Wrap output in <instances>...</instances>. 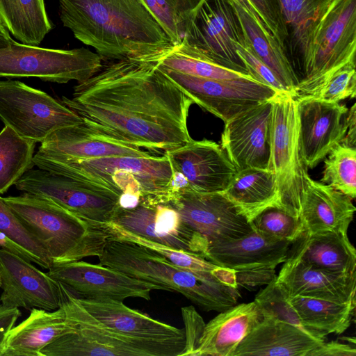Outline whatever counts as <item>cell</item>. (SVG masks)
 Listing matches in <instances>:
<instances>
[{
    "label": "cell",
    "instance_id": "1",
    "mask_svg": "<svg viewBox=\"0 0 356 356\" xmlns=\"http://www.w3.org/2000/svg\"><path fill=\"white\" fill-rule=\"evenodd\" d=\"M60 102L89 127L138 148L164 154L192 139L187 118L193 102L156 58L111 61Z\"/></svg>",
    "mask_w": 356,
    "mask_h": 356
},
{
    "label": "cell",
    "instance_id": "2",
    "mask_svg": "<svg viewBox=\"0 0 356 356\" xmlns=\"http://www.w3.org/2000/svg\"><path fill=\"white\" fill-rule=\"evenodd\" d=\"M60 19L104 59H147L174 44L138 0H58Z\"/></svg>",
    "mask_w": 356,
    "mask_h": 356
},
{
    "label": "cell",
    "instance_id": "3",
    "mask_svg": "<svg viewBox=\"0 0 356 356\" xmlns=\"http://www.w3.org/2000/svg\"><path fill=\"white\" fill-rule=\"evenodd\" d=\"M98 258L102 265L180 293L206 311H225L235 305L240 296L238 287L229 282L184 269L133 243L111 239Z\"/></svg>",
    "mask_w": 356,
    "mask_h": 356
},
{
    "label": "cell",
    "instance_id": "4",
    "mask_svg": "<svg viewBox=\"0 0 356 356\" xmlns=\"http://www.w3.org/2000/svg\"><path fill=\"white\" fill-rule=\"evenodd\" d=\"M3 199L44 248L51 266L98 257L110 240L104 223L87 220L48 199L25 193Z\"/></svg>",
    "mask_w": 356,
    "mask_h": 356
},
{
    "label": "cell",
    "instance_id": "5",
    "mask_svg": "<svg viewBox=\"0 0 356 356\" xmlns=\"http://www.w3.org/2000/svg\"><path fill=\"white\" fill-rule=\"evenodd\" d=\"M33 163L38 168L105 186L120 195H166L173 170L168 156H108L79 160L54 156L38 151Z\"/></svg>",
    "mask_w": 356,
    "mask_h": 356
},
{
    "label": "cell",
    "instance_id": "6",
    "mask_svg": "<svg viewBox=\"0 0 356 356\" xmlns=\"http://www.w3.org/2000/svg\"><path fill=\"white\" fill-rule=\"evenodd\" d=\"M58 284L60 306L75 329L47 345L42 356H180L182 353L185 339L145 340L111 330L90 314L66 286Z\"/></svg>",
    "mask_w": 356,
    "mask_h": 356
},
{
    "label": "cell",
    "instance_id": "7",
    "mask_svg": "<svg viewBox=\"0 0 356 356\" xmlns=\"http://www.w3.org/2000/svg\"><path fill=\"white\" fill-rule=\"evenodd\" d=\"M268 169L275 176L280 207L299 218L309 175L300 150L297 99L288 92H278L272 99Z\"/></svg>",
    "mask_w": 356,
    "mask_h": 356
},
{
    "label": "cell",
    "instance_id": "8",
    "mask_svg": "<svg viewBox=\"0 0 356 356\" xmlns=\"http://www.w3.org/2000/svg\"><path fill=\"white\" fill-rule=\"evenodd\" d=\"M103 58L84 47L58 49L25 44L13 39L0 47V78H37L65 83L84 81L103 65Z\"/></svg>",
    "mask_w": 356,
    "mask_h": 356
},
{
    "label": "cell",
    "instance_id": "9",
    "mask_svg": "<svg viewBox=\"0 0 356 356\" xmlns=\"http://www.w3.org/2000/svg\"><path fill=\"white\" fill-rule=\"evenodd\" d=\"M182 41L200 58L252 77L236 52L250 44L231 0H203Z\"/></svg>",
    "mask_w": 356,
    "mask_h": 356
},
{
    "label": "cell",
    "instance_id": "10",
    "mask_svg": "<svg viewBox=\"0 0 356 356\" xmlns=\"http://www.w3.org/2000/svg\"><path fill=\"white\" fill-rule=\"evenodd\" d=\"M193 236L195 252L204 257L209 248L253 230L222 192L200 193L189 188L166 197ZM164 203V202H163Z\"/></svg>",
    "mask_w": 356,
    "mask_h": 356
},
{
    "label": "cell",
    "instance_id": "11",
    "mask_svg": "<svg viewBox=\"0 0 356 356\" xmlns=\"http://www.w3.org/2000/svg\"><path fill=\"white\" fill-rule=\"evenodd\" d=\"M0 119L20 136L42 143L54 131L83 122L60 100L19 81H0Z\"/></svg>",
    "mask_w": 356,
    "mask_h": 356
},
{
    "label": "cell",
    "instance_id": "12",
    "mask_svg": "<svg viewBox=\"0 0 356 356\" xmlns=\"http://www.w3.org/2000/svg\"><path fill=\"white\" fill-rule=\"evenodd\" d=\"M355 56L356 0H333L314 40L309 74L296 86L295 97L312 96Z\"/></svg>",
    "mask_w": 356,
    "mask_h": 356
},
{
    "label": "cell",
    "instance_id": "13",
    "mask_svg": "<svg viewBox=\"0 0 356 356\" xmlns=\"http://www.w3.org/2000/svg\"><path fill=\"white\" fill-rule=\"evenodd\" d=\"M15 186L95 222H110L119 207L120 195L105 186L40 168L28 170Z\"/></svg>",
    "mask_w": 356,
    "mask_h": 356
},
{
    "label": "cell",
    "instance_id": "14",
    "mask_svg": "<svg viewBox=\"0 0 356 356\" xmlns=\"http://www.w3.org/2000/svg\"><path fill=\"white\" fill-rule=\"evenodd\" d=\"M159 66L193 103L224 122L253 106L272 99L279 92L252 79H206Z\"/></svg>",
    "mask_w": 356,
    "mask_h": 356
},
{
    "label": "cell",
    "instance_id": "15",
    "mask_svg": "<svg viewBox=\"0 0 356 356\" xmlns=\"http://www.w3.org/2000/svg\"><path fill=\"white\" fill-rule=\"evenodd\" d=\"M47 274L78 298L123 301L128 298L150 300L152 290L165 288L132 277L111 267L81 260L52 266Z\"/></svg>",
    "mask_w": 356,
    "mask_h": 356
},
{
    "label": "cell",
    "instance_id": "16",
    "mask_svg": "<svg viewBox=\"0 0 356 356\" xmlns=\"http://www.w3.org/2000/svg\"><path fill=\"white\" fill-rule=\"evenodd\" d=\"M271 122L272 99H269L225 122L220 147L237 170L248 168L268 169Z\"/></svg>",
    "mask_w": 356,
    "mask_h": 356
},
{
    "label": "cell",
    "instance_id": "17",
    "mask_svg": "<svg viewBox=\"0 0 356 356\" xmlns=\"http://www.w3.org/2000/svg\"><path fill=\"white\" fill-rule=\"evenodd\" d=\"M296 99L301 156L307 168H314L342 142L348 108L312 97Z\"/></svg>",
    "mask_w": 356,
    "mask_h": 356
},
{
    "label": "cell",
    "instance_id": "18",
    "mask_svg": "<svg viewBox=\"0 0 356 356\" xmlns=\"http://www.w3.org/2000/svg\"><path fill=\"white\" fill-rule=\"evenodd\" d=\"M31 262L9 251L0 249V296L9 307L34 308L54 311L60 307L58 282Z\"/></svg>",
    "mask_w": 356,
    "mask_h": 356
},
{
    "label": "cell",
    "instance_id": "19",
    "mask_svg": "<svg viewBox=\"0 0 356 356\" xmlns=\"http://www.w3.org/2000/svg\"><path fill=\"white\" fill-rule=\"evenodd\" d=\"M165 154L172 169L186 178L189 189L197 192H222L237 172L220 145L210 140L191 139Z\"/></svg>",
    "mask_w": 356,
    "mask_h": 356
},
{
    "label": "cell",
    "instance_id": "20",
    "mask_svg": "<svg viewBox=\"0 0 356 356\" xmlns=\"http://www.w3.org/2000/svg\"><path fill=\"white\" fill-rule=\"evenodd\" d=\"M110 222L150 241L196 254L192 233L168 203L140 197L135 208L118 207Z\"/></svg>",
    "mask_w": 356,
    "mask_h": 356
},
{
    "label": "cell",
    "instance_id": "21",
    "mask_svg": "<svg viewBox=\"0 0 356 356\" xmlns=\"http://www.w3.org/2000/svg\"><path fill=\"white\" fill-rule=\"evenodd\" d=\"M333 0H277L287 31L286 54L298 83L308 76L312 46Z\"/></svg>",
    "mask_w": 356,
    "mask_h": 356
},
{
    "label": "cell",
    "instance_id": "22",
    "mask_svg": "<svg viewBox=\"0 0 356 356\" xmlns=\"http://www.w3.org/2000/svg\"><path fill=\"white\" fill-rule=\"evenodd\" d=\"M38 151L54 156L79 160L151 156L140 148L106 136L83 122L54 131L41 143Z\"/></svg>",
    "mask_w": 356,
    "mask_h": 356
},
{
    "label": "cell",
    "instance_id": "23",
    "mask_svg": "<svg viewBox=\"0 0 356 356\" xmlns=\"http://www.w3.org/2000/svg\"><path fill=\"white\" fill-rule=\"evenodd\" d=\"M276 280L289 297L302 296L337 302L355 300L356 275L333 274L286 259Z\"/></svg>",
    "mask_w": 356,
    "mask_h": 356
},
{
    "label": "cell",
    "instance_id": "24",
    "mask_svg": "<svg viewBox=\"0 0 356 356\" xmlns=\"http://www.w3.org/2000/svg\"><path fill=\"white\" fill-rule=\"evenodd\" d=\"M286 259L333 274L356 275V250L341 232H303L291 243Z\"/></svg>",
    "mask_w": 356,
    "mask_h": 356
},
{
    "label": "cell",
    "instance_id": "25",
    "mask_svg": "<svg viewBox=\"0 0 356 356\" xmlns=\"http://www.w3.org/2000/svg\"><path fill=\"white\" fill-rule=\"evenodd\" d=\"M291 244L266 238L253 229L239 238L211 246L204 257L234 271L262 267L275 268L286 261Z\"/></svg>",
    "mask_w": 356,
    "mask_h": 356
},
{
    "label": "cell",
    "instance_id": "26",
    "mask_svg": "<svg viewBox=\"0 0 356 356\" xmlns=\"http://www.w3.org/2000/svg\"><path fill=\"white\" fill-rule=\"evenodd\" d=\"M355 211L350 197L309 176L307 177L299 216L304 232L347 234Z\"/></svg>",
    "mask_w": 356,
    "mask_h": 356
},
{
    "label": "cell",
    "instance_id": "27",
    "mask_svg": "<svg viewBox=\"0 0 356 356\" xmlns=\"http://www.w3.org/2000/svg\"><path fill=\"white\" fill-rule=\"evenodd\" d=\"M77 299L95 319L121 334L145 340L185 339L184 329L154 319L128 307L122 301Z\"/></svg>",
    "mask_w": 356,
    "mask_h": 356
},
{
    "label": "cell",
    "instance_id": "28",
    "mask_svg": "<svg viewBox=\"0 0 356 356\" xmlns=\"http://www.w3.org/2000/svg\"><path fill=\"white\" fill-rule=\"evenodd\" d=\"M324 341L289 323L264 317L241 341L232 356H308Z\"/></svg>",
    "mask_w": 356,
    "mask_h": 356
},
{
    "label": "cell",
    "instance_id": "29",
    "mask_svg": "<svg viewBox=\"0 0 356 356\" xmlns=\"http://www.w3.org/2000/svg\"><path fill=\"white\" fill-rule=\"evenodd\" d=\"M263 318L254 301L220 312L205 324L193 356H232L241 341Z\"/></svg>",
    "mask_w": 356,
    "mask_h": 356
},
{
    "label": "cell",
    "instance_id": "30",
    "mask_svg": "<svg viewBox=\"0 0 356 356\" xmlns=\"http://www.w3.org/2000/svg\"><path fill=\"white\" fill-rule=\"evenodd\" d=\"M74 329L62 307L54 311L34 308L10 330L1 356H42L47 345Z\"/></svg>",
    "mask_w": 356,
    "mask_h": 356
},
{
    "label": "cell",
    "instance_id": "31",
    "mask_svg": "<svg viewBox=\"0 0 356 356\" xmlns=\"http://www.w3.org/2000/svg\"><path fill=\"white\" fill-rule=\"evenodd\" d=\"M222 193L250 222L266 209L280 207L275 176L268 169L237 170Z\"/></svg>",
    "mask_w": 356,
    "mask_h": 356
},
{
    "label": "cell",
    "instance_id": "32",
    "mask_svg": "<svg viewBox=\"0 0 356 356\" xmlns=\"http://www.w3.org/2000/svg\"><path fill=\"white\" fill-rule=\"evenodd\" d=\"M289 301L309 333L319 340H325L330 334L346 331L351 324L355 308V300L337 302L293 296L289 297Z\"/></svg>",
    "mask_w": 356,
    "mask_h": 356
},
{
    "label": "cell",
    "instance_id": "33",
    "mask_svg": "<svg viewBox=\"0 0 356 356\" xmlns=\"http://www.w3.org/2000/svg\"><path fill=\"white\" fill-rule=\"evenodd\" d=\"M0 19L19 42L38 46L53 29L44 0H0Z\"/></svg>",
    "mask_w": 356,
    "mask_h": 356
},
{
    "label": "cell",
    "instance_id": "34",
    "mask_svg": "<svg viewBox=\"0 0 356 356\" xmlns=\"http://www.w3.org/2000/svg\"><path fill=\"white\" fill-rule=\"evenodd\" d=\"M233 5L254 53L274 72L286 91L294 96L298 81L285 52L244 9Z\"/></svg>",
    "mask_w": 356,
    "mask_h": 356
},
{
    "label": "cell",
    "instance_id": "35",
    "mask_svg": "<svg viewBox=\"0 0 356 356\" xmlns=\"http://www.w3.org/2000/svg\"><path fill=\"white\" fill-rule=\"evenodd\" d=\"M104 225L110 234V240L130 242L145 247L162 255L172 264L184 269L200 274L213 275L238 286L234 270L214 264L200 255L150 241L114 222H104Z\"/></svg>",
    "mask_w": 356,
    "mask_h": 356
},
{
    "label": "cell",
    "instance_id": "36",
    "mask_svg": "<svg viewBox=\"0 0 356 356\" xmlns=\"http://www.w3.org/2000/svg\"><path fill=\"white\" fill-rule=\"evenodd\" d=\"M0 249L9 251L44 269L51 266L41 243L24 226L0 196Z\"/></svg>",
    "mask_w": 356,
    "mask_h": 356
},
{
    "label": "cell",
    "instance_id": "37",
    "mask_svg": "<svg viewBox=\"0 0 356 356\" xmlns=\"http://www.w3.org/2000/svg\"><path fill=\"white\" fill-rule=\"evenodd\" d=\"M35 142L20 136L8 126L0 132V195L33 168Z\"/></svg>",
    "mask_w": 356,
    "mask_h": 356
},
{
    "label": "cell",
    "instance_id": "38",
    "mask_svg": "<svg viewBox=\"0 0 356 356\" xmlns=\"http://www.w3.org/2000/svg\"><path fill=\"white\" fill-rule=\"evenodd\" d=\"M167 33L174 44L185 38L203 0H138Z\"/></svg>",
    "mask_w": 356,
    "mask_h": 356
},
{
    "label": "cell",
    "instance_id": "39",
    "mask_svg": "<svg viewBox=\"0 0 356 356\" xmlns=\"http://www.w3.org/2000/svg\"><path fill=\"white\" fill-rule=\"evenodd\" d=\"M321 182L345 194L356 197V149L337 145L324 160Z\"/></svg>",
    "mask_w": 356,
    "mask_h": 356
},
{
    "label": "cell",
    "instance_id": "40",
    "mask_svg": "<svg viewBox=\"0 0 356 356\" xmlns=\"http://www.w3.org/2000/svg\"><path fill=\"white\" fill-rule=\"evenodd\" d=\"M251 224L255 231L266 238L291 243L304 232L300 218L279 207L266 209L251 221Z\"/></svg>",
    "mask_w": 356,
    "mask_h": 356
},
{
    "label": "cell",
    "instance_id": "41",
    "mask_svg": "<svg viewBox=\"0 0 356 356\" xmlns=\"http://www.w3.org/2000/svg\"><path fill=\"white\" fill-rule=\"evenodd\" d=\"M276 277L257 294L254 300L263 316L286 322L311 335L301 323L289 301L288 295L277 282Z\"/></svg>",
    "mask_w": 356,
    "mask_h": 356
},
{
    "label": "cell",
    "instance_id": "42",
    "mask_svg": "<svg viewBox=\"0 0 356 356\" xmlns=\"http://www.w3.org/2000/svg\"><path fill=\"white\" fill-rule=\"evenodd\" d=\"M356 62H350L330 76L312 95L327 102H339L356 95Z\"/></svg>",
    "mask_w": 356,
    "mask_h": 356
},
{
    "label": "cell",
    "instance_id": "43",
    "mask_svg": "<svg viewBox=\"0 0 356 356\" xmlns=\"http://www.w3.org/2000/svg\"><path fill=\"white\" fill-rule=\"evenodd\" d=\"M249 1L257 11L269 33L286 54L287 31L277 0Z\"/></svg>",
    "mask_w": 356,
    "mask_h": 356
},
{
    "label": "cell",
    "instance_id": "44",
    "mask_svg": "<svg viewBox=\"0 0 356 356\" xmlns=\"http://www.w3.org/2000/svg\"><path fill=\"white\" fill-rule=\"evenodd\" d=\"M236 48L237 54L255 81L279 92H287L274 72L256 56L250 45L243 47L237 44Z\"/></svg>",
    "mask_w": 356,
    "mask_h": 356
},
{
    "label": "cell",
    "instance_id": "45",
    "mask_svg": "<svg viewBox=\"0 0 356 356\" xmlns=\"http://www.w3.org/2000/svg\"><path fill=\"white\" fill-rule=\"evenodd\" d=\"M181 313L185 325V348L181 356H193L205 323L200 315L192 306L182 307Z\"/></svg>",
    "mask_w": 356,
    "mask_h": 356
},
{
    "label": "cell",
    "instance_id": "46",
    "mask_svg": "<svg viewBox=\"0 0 356 356\" xmlns=\"http://www.w3.org/2000/svg\"><path fill=\"white\" fill-rule=\"evenodd\" d=\"M275 269L262 267L235 271L236 284L247 289L267 285L277 277Z\"/></svg>",
    "mask_w": 356,
    "mask_h": 356
},
{
    "label": "cell",
    "instance_id": "47",
    "mask_svg": "<svg viewBox=\"0 0 356 356\" xmlns=\"http://www.w3.org/2000/svg\"><path fill=\"white\" fill-rule=\"evenodd\" d=\"M356 349L348 343L338 341L323 342L309 353L308 356H355Z\"/></svg>",
    "mask_w": 356,
    "mask_h": 356
},
{
    "label": "cell",
    "instance_id": "48",
    "mask_svg": "<svg viewBox=\"0 0 356 356\" xmlns=\"http://www.w3.org/2000/svg\"><path fill=\"white\" fill-rule=\"evenodd\" d=\"M20 316L19 308L6 307L0 302V356L8 334Z\"/></svg>",
    "mask_w": 356,
    "mask_h": 356
},
{
    "label": "cell",
    "instance_id": "49",
    "mask_svg": "<svg viewBox=\"0 0 356 356\" xmlns=\"http://www.w3.org/2000/svg\"><path fill=\"white\" fill-rule=\"evenodd\" d=\"M347 147H356V104L348 109L346 115V132L341 143ZM356 149V148H355Z\"/></svg>",
    "mask_w": 356,
    "mask_h": 356
},
{
    "label": "cell",
    "instance_id": "50",
    "mask_svg": "<svg viewBox=\"0 0 356 356\" xmlns=\"http://www.w3.org/2000/svg\"><path fill=\"white\" fill-rule=\"evenodd\" d=\"M233 3L244 9L265 31H268L259 15L249 0H231Z\"/></svg>",
    "mask_w": 356,
    "mask_h": 356
},
{
    "label": "cell",
    "instance_id": "51",
    "mask_svg": "<svg viewBox=\"0 0 356 356\" xmlns=\"http://www.w3.org/2000/svg\"><path fill=\"white\" fill-rule=\"evenodd\" d=\"M140 196L134 193H122L120 195L118 205L122 209H130L138 205Z\"/></svg>",
    "mask_w": 356,
    "mask_h": 356
},
{
    "label": "cell",
    "instance_id": "52",
    "mask_svg": "<svg viewBox=\"0 0 356 356\" xmlns=\"http://www.w3.org/2000/svg\"><path fill=\"white\" fill-rule=\"evenodd\" d=\"M12 39L13 38H11L10 33L3 26L0 19V47L8 46Z\"/></svg>",
    "mask_w": 356,
    "mask_h": 356
}]
</instances>
